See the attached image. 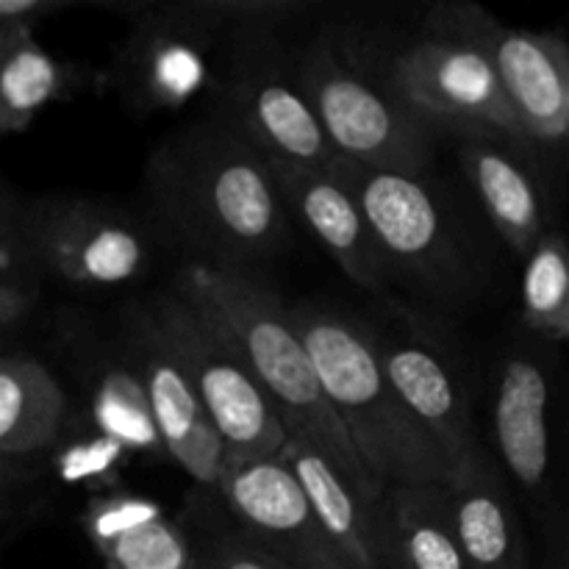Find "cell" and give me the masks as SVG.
<instances>
[{
  "label": "cell",
  "mask_w": 569,
  "mask_h": 569,
  "mask_svg": "<svg viewBox=\"0 0 569 569\" xmlns=\"http://www.w3.org/2000/svg\"><path fill=\"white\" fill-rule=\"evenodd\" d=\"M144 189L161 226L198 264L250 272L289 239L292 214L276 172L231 122H194L164 139Z\"/></svg>",
  "instance_id": "6da1fadb"
},
{
  "label": "cell",
  "mask_w": 569,
  "mask_h": 569,
  "mask_svg": "<svg viewBox=\"0 0 569 569\" xmlns=\"http://www.w3.org/2000/svg\"><path fill=\"white\" fill-rule=\"evenodd\" d=\"M181 298L198 306L217 328L292 439L326 456L361 495L381 500L361 467L348 433L322 395L315 365L295 328L292 309L253 272L189 261L176 278Z\"/></svg>",
  "instance_id": "7a4b0ae2"
},
{
  "label": "cell",
  "mask_w": 569,
  "mask_h": 569,
  "mask_svg": "<svg viewBox=\"0 0 569 569\" xmlns=\"http://www.w3.org/2000/svg\"><path fill=\"white\" fill-rule=\"evenodd\" d=\"M292 320L322 395L378 495L420 483L448 487V465L389 387L370 328L326 306H295Z\"/></svg>",
  "instance_id": "3957f363"
},
{
  "label": "cell",
  "mask_w": 569,
  "mask_h": 569,
  "mask_svg": "<svg viewBox=\"0 0 569 569\" xmlns=\"http://www.w3.org/2000/svg\"><path fill=\"white\" fill-rule=\"evenodd\" d=\"M383 81L431 128H453L506 148H531L492 59L472 33L467 3L433 6L426 33L392 56Z\"/></svg>",
  "instance_id": "277c9868"
},
{
  "label": "cell",
  "mask_w": 569,
  "mask_h": 569,
  "mask_svg": "<svg viewBox=\"0 0 569 569\" xmlns=\"http://www.w3.org/2000/svg\"><path fill=\"white\" fill-rule=\"evenodd\" d=\"M337 159L383 172L420 176L433 150V128L387 81L372 78L342 44L315 37L289 59Z\"/></svg>",
  "instance_id": "5b68a950"
},
{
  "label": "cell",
  "mask_w": 569,
  "mask_h": 569,
  "mask_svg": "<svg viewBox=\"0 0 569 569\" xmlns=\"http://www.w3.org/2000/svg\"><path fill=\"white\" fill-rule=\"evenodd\" d=\"M144 315L209 415L226 467L278 456L289 439L287 428L220 328L176 289L148 303Z\"/></svg>",
  "instance_id": "8992f818"
},
{
  "label": "cell",
  "mask_w": 569,
  "mask_h": 569,
  "mask_svg": "<svg viewBox=\"0 0 569 569\" xmlns=\"http://www.w3.org/2000/svg\"><path fill=\"white\" fill-rule=\"evenodd\" d=\"M389 272L400 270L433 292H456L467 278L461 244L442 203L420 176L370 170L337 159Z\"/></svg>",
  "instance_id": "52a82bcc"
},
{
  "label": "cell",
  "mask_w": 569,
  "mask_h": 569,
  "mask_svg": "<svg viewBox=\"0 0 569 569\" xmlns=\"http://www.w3.org/2000/svg\"><path fill=\"white\" fill-rule=\"evenodd\" d=\"M253 44L231 64L226 94L231 126L276 170H328L337 153L328 144L309 100L300 92L289 59L267 53L264 28H253Z\"/></svg>",
  "instance_id": "ba28073f"
},
{
  "label": "cell",
  "mask_w": 569,
  "mask_h": 569,
  "mask_svg": "<svg viewBox=\"0 0 569 569\" xmlns=\"http://www.w3.org/2000/svg\"><path fill=\"white\" fill-rule=\"evenodd\" d=\"M26 226L33 270L72 287H120L150 261L142 231L94 200H42L28 206Z\"/></svg>",
  "instance_id": "9c48e42d"
},
{
  "label": "cell",
  "mask_w": 569,
  "mask_h": 569,
  "mask_svg": "<svg viewBox=\"0 0 569 569\" xmlns=\"http://www.w3.org/2000/svg\"><path fill=\"white\" fill-rule=\"evenodd\" d=\"M478 42L492 59L506 100L531 148L559 150L569 131V48L556 31L506 28L481 6L467 3Z\"/></svg>",
  "instance_id": "30bf717a"
},
{
  "label": "cell",
  "mask_w": 569,
  "mask_h": 569,
  "mask_svg": "<svg viewBox=\"0 0 569 569\" xmlns=\"http://www.w3.org/2000/svg\"><path fill=\"white\" fill-rule=\"evenodd\" d=\"M217 492L242 522V533L292 569H353L322 531L303 489L278 456L231 465Z\"/></svg>",
  "instance_id": "8fae6325"
},
{
  "label": "cell",
  "mask_w": 569,
  "mask_h": 569,
  "mask_svg": "<svg viewBox=\"0 0 569 569\" xmlns=\"http://www.w3.org/2000/svg\"><path fill=\"white\" fill-rule=\"evenodd\" d=\"M211 28L178 6H139L131 37L117 53L111 78L139 109H178L206 83Z\"/></svg>",
  "instance_id": "7c38bea8"
},
{
  "label": "cell",
  "mask_w": 569,
  "mask_h": 569,
  "mask_svg": "<svg viewBox=\"0 0 569 569\" xmlns=\"http://www.w3.org/2000/svg\"><path fill=\"white\" fill-rule=\"evenodd\" d=\"M133 353H137L133 372L148 398L150 420L161 450L192 481L217 489L226 472V450L198 395L192 392L187 376L144 311L133 317Z\"/></svg>",
  "instance_id": "4fadbf2b"
},
{
  "label": "cell",
  "mask_w": 569,
  "mask_h": 569,
  "mask_svg": "<svg viewBox=\"0 0 569 569\" xmlns=\"http://www.w3.org/2000/svg\"><path fill=\"white\" fill-rule=\"evenodd\" d=\"M372 337L389 387L403 403L406 415L437 445L453 478L481 450L461 389L456 387L445 361L420 339L381 333Z\"/></svg>",
  "instance_id": "5bb4252c"
},
{
  "label": "cell",
  "mask_w": 569,
  "mask_h": 569,
  "mask_svg": "<svg viewBox=\"0 0 569 569\" xmlns=\"http://www.w3.org/2000/svg\"><path fill=\"white\" fill-rule=\"evenodd\" d=\"M289 214H298L317 242L333 256L339 270L367 292H383L392 281L370 226L337 167L328 170H276Z\"/></svg>",
  "instance_id": "9a60e30c"
},
{
  "label": "cell",
  "mask_w": 569,
  "mask_h": 569,
  "mask_svg": "<svg viewBox=\"0 0 569 569\" xmlns=\"http://www.w3.org/2000/svg\"><path fill=\"white\" fill-rule=\"evenodd\" d=\"M448 511L467 569H531L515 506L483 450L450 478Z\"/></svg>",
  "instance_id": "2e32d148"
},
{
  "label": "cell",
  "mask_w": 569,
  "mask_h": 569,
  "mask_svg": "<svg viewBox=\"0 0 569 569\" xmlns=\"http://www.w3.org/2000/svg\"><path fill=\"white\" fill-rule=\"evenodd\" d=\"M278 459L292 472L322 531L350 561V567L383 569L381 500L361 495L326 456L300 439L289 437L278 450Z\"/></svg>",
  "instance_id": "e0dca14e"
},
{
  "label": "cell",
  "mask_w": 569,
  "mask_h": 569,
  "mask_svg": "<svg viewBox=\"0 0 569 569\" xmlns=\"http://www.w3.org/2000/svg\"><path fill=\"white\" fill-rule=\"evenodd\" d=\"M550 383L528 356H511L495 395V442L503 467L526 492H539L550 467Z\"/></svg>",
  "instance_id": "ac0fdd59"
},
{
  "label": "cell",
  "mask_w": 569,
  "mask_h": 569,
  "mask_svg": "<svg viewBox=\"0 0 569 569\" xmlns=\"http://www.w3.org/2000/svg\"><path fill=\"white\" fill-rule=\"evenodd\" d=\"M67 417V395L31 356H0V481L11 465L48 450Z\"/></svg>",
  "instance_id": "d6986e66"
},
{
  "label": "cell",
  "mask_w": 569,
  "mask_h": 569,
  "mask_svg": "<svg viewBox=\"0 0 569 569\" xmlns=\"http://www.w3.org/2000/svg\"><path fill=\"white\" fill-rule=\"evenodd\" d=\"M383 569H467L448 511V487H392L381 498Z\"/></svg>",
  "instance_id": "ffe728a7"
},
{
  "label": "cell",
  "mask_w": 569,
  "mask_h": 569,
  "mask_svg": "<svg viewBox=\"0 0 569 569\" xmlns=\"http://www.w3.org/2000/svg\"><path fill=\"white\" fill-rule=\"evenodd\" d=\"M459 156L495 231L515 253L526 256L545 233L542 200L533 176L495 139L465 137Z\"/></svg>",
  "instance_id": "44dd1931"
},
{
  "label": "cell",
  "mask_w": 569,
  "mask_h": 569,
  "mask_svg": "<svg viewBox=\"0 0 569 569\" xmlns=\"http://www.w3.org/2000/svg\"><path fill=\"white\" fill-rule=\"evenodd\" d=\"M78 87L76 67L42 48L33 22H0V139L26 131Z\"/></svg>",
  "instance_id": "7402d4cb"
},
{
  "label": "cell",
  "mask_w": 569,
  "mask_h": 569,
  "mask_svg": "<svg viewBox=\"0 0 569 569\" xmlns=\"http://www.w3.org/2000/svg\"><path fill=\"white\" fill-rule=\"evenodd\" d=\"M520 300L522 320L533 333L565 342L569 337V264L561 233L545 231L526 253Z\"/></svg>",
  "instance_id": "603a6c76"
},
{
  "label": "cell",
  "mask_w": 569,
  "mask_h": 569,
  "mask_svg": "<svg viewBox=\"0 0 569 569\" xmlns=\"http://www.w3.org/2000/svg\"><path fill=\"white\" fill-rule=\"evenodd\" d=\"M98 553L109 569H194L187 537L161 509L106 539Z\"/></svg>",
  "instance_id": "cb8c5ba5"
},
{
  "label": "cell",
  "mask_w": 569,
  "mask_h": 569,
  "mask_svg": "<svg viewBox=\"0 0 569 569\" xmlns=\"http://www.w3.org/2000/svg\"><path fill=\"white\" fill-rule=\"evenodd\" d=\"M94 420L106 439L128 450H161L148 398L133 370H109L94 395Z\"/></svg>",
  "instance_id": "d4e9b609"
},
{
  "label": "cell",
  "mask_w": 569,
  "mask_h": 569,
  "mask_svg": "<svg viewBox=\"0 0 569 569\" xmlns=\"http://www.w3.org/2000/svg\"><path fill=\"white\" fill-rule=\"evenodd\" d=\"M28 206L0 183V281L31 283L33 261L28 248Z\"/></svg>",
  "instance_id": "484cf974"
},
{
  "label": "cell",
  "mask_w": 569,
  "mask_h": 569,
  "mask_svg": "<svg viewBox=\"0 0 569 569\" xmlns=\"http://www.w3.org/2000/svg\"><path fill=\"white\" fill-rule=\"evenodd\" d=\"M194 569H292L250 542L244 533H228L214 539L200 556H194Z\"/></svg>",
  "instance_id": "4316f807"
},
{
  "label": "cell",
  "mask_w": 569,
  "mask_h": 569,
  "mask_svg": "<svg viewBox=\"0 0 569 569\" xmlns=\"http://www.w3.org/2000/svg\"><path fill=\"white\" fill-rule=\"evenodd\" d=\"M33 295L31 283H17V281H0V328H9L28 317L31 311Z\"/></svg>",
  "instance_id": "83f0119b"
},
{
  "label": "cell",
  "mask_w": 569,
  "mask_h": 569,
  "mask_svg": "<svg viewBox=\"0 0 569 569\" xmlns=\"http://www.w3.org/2000/svg\"><path fill=\"white\" fill-rule=\"evenodd\" d=\"M64 0H0V22H33L64 9Z\"/></svg>",
  "instance_id": "f1b7e54d"
}]
</instances>
